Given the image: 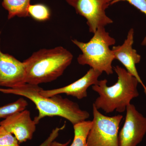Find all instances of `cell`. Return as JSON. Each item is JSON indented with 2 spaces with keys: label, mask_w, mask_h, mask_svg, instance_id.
Segmentation results:
<instances>
[{
  "label": "cell",
  "mask_w": 146,
  "mask_h": 146,
  "mask_svg": "<svg viewBox=\"0 0 146 146\" xmlns=\"http://www.w3.org/2000/svg\"><path fill=\"white\" fill-rule=\"evenodd\" d=\"M70 140H69L66 143H59L57 141H53L48 146H69V144L70 143Z\"/></svg>",
  "instance_id": "19"
},
{
  "label": "cell",
  "mask_w": 146,
  "mask_h": 146,
  "mask_svg": "<svg viewBox=\"0 0 146 146\" xmlns=\"http://www.w3.org/2000/svg\"><path fill=\"white\" fill-rule=\"evenodd\" d=\"M120 1H127L129 3L146 16V0H112L111 5ZM141 45L146 46V35L142 41Z\"/></svg>",
  "instance_id": "17"
},
{
  "label": "cell",
  "mask_w": 146,
  "mask_h": 146,
  "mask_svg": "<svg viewBox=\"0 0 146 146\" xmlns=\"http://www.w3.org/2000/svg\"><path fill=\"white\" fill-rule=\"evenodd\" d=\"M0 146H20L16 137L0 125Z\"/></svg>",
  "instance_id": "16"
},
{
  "label": "cell",
  "mask_w": 146,
  "mask_h": 146,
  "mask_svg": "<svg viewBox=\"0 0 146 146\" xmlns=\"http://www.w3.org/2000/svg\"><path fill=\"white\" fill-rule=\"evenodd\" d=\"M42 89L39 85L25 83L13 89L0 88V92L25 97L33 102L39 112L38 116L33 119L36 124L42 119L48 117H63L73 125L89 119V112L80 109L76 103L64 98L60 95L43 96L39 93Z\"/></svg>",
  "instance_id": "1"
},
{
  "label": "cell",
  "mask_w": 146,
  "mask_h": 146,
  "mask_svg": "<svg viewBox=\"0 0 146 146\" xmlns=\"http://www.w3.org/2000/svg\"><path fill=\"white\" fill-rule=\"evenodd\" d=\"M134 31L133 29H129L126 39L122 44L112 47V50L115 59L119 60L125 67V69L131 75L136 78L144 89L146 96V86L139 76L136 65L140 63L141 56L132 48L134 42Z\"/></svg>",
  "instance_id": "10"
},
{
  "label": "cell",
  "mask_w": 146,
  "mask_h": 146,
  "mask_svg": "<svg viewBox=\"0 0 146 146\" xmlns=\"http://www.w3.org/2000/svg\"><path fill=\"white\" fill-rule=\"evenodd\" d=\"M94 34L90 41L86 43L72 39L73 44L82 52L77 58L78 62L80 65H89L102 73L112 74L114 72L112 63L115 58L110 47L115 44V39L110 36L105 27L98 29Z\"/></svg>",
  "instance_id": "4"
},
{
  "label": "cell",
  "mask_w": 146,
  "mask_h": 146,
  "mask_svg": "<svg viewBox=\"0 0 146 146\" xmlns=\"http://www.w3.org/2000/svg\"><path fill=\"white\" fill-rule=\"evenodd\" d=\"M28 103L23 98H20L16 101L0 107V119H5L15 112L26 109Z\"/></svg>",
  "instance_id": "14"
},
{
  "label": "cell",
  "mask_w": 146,
  "mask_h": 146,
  "mask_svg": "<svg viewBox=\"0 0 146 146\" xmlns=\"http://www.w3.org/2000/svg\"><path fill=\"white\" fill-rule=\"evenodd\" d=\"M73 58L72 54L62 46L35 52L23 61L26 82L39 85L56 80L63 75Z\"/></svg>",
  "instance_id": "3"
},
{
  "label": "cell",
  "mask_w": 146,
  "mask_h": 146,
  "mask_svg": "<svg viewBox=\"0 0 146 146\" xmlns=\"http://www.w3.org/2000/svg\"><path fill=\"white\" fill-rule=\"evenodd\" d=\"M1 34L0 31V36ZM25 83V68L24 62L18 60L13 56L4 53L0 48V86L13 89Z\"/></svg>",
  "instance_id": "8"
},
{
  "label": "cell",
  "mask_w": 146,
  "mask_h": 146,
  "mask_svg": "<svg viewBox=\"0 0 146 146\" xmlns=\"http://www.w3.org/2000/svg\"><path fill=\"white\" fill-rule=\"evenodd\" d=\"M113 70L118 76L117 81L114 85L108 86V80L104 79L92 86V89L99 95L93 105L106 113L115 111L122 113L131 101L139 96V82L125 68L117 65L113 67Z\"/></svg>",
  "instance_id": "2"
},
{
  "label": "cell",
  "mask_w": 146,
  "mask_h": 146,
  "mask_svg": "<svg viewBox=\"0 0 146 146\" xmlns=\"http://www.w3.org/2000/svg\"><path fill=\"white\" fill-rule=\"evenodd\" d=\"M126 111L124 124L118 136L119 146H137L146 133V117L131 104Z\"/></svg>",
  "instance_id": "7"
},
{
  "label": "cell",
  "mask_w": 146,
  "mask_h": 146,
  "mask_svg": "<svg viewBox=\"0 0 146 146\" xmlns=\"http://www.w3.org/2000/svg\"><path fill=\"white\" fill-rule=\"evenodd\" d=\"M92 125L88 134L87 146H119L118 132L123 116L103 115L93 104Z\"/></svg>",
  "instance_id": "5"
},
{
  "label": "cell",
  "mask_w": 146,
  "mask_h": 146,
  "mask_svg": "<svg viewBox=\"0 0 146 146\" xmlns=\"http://www.w3.org/2000/svg\"><path fill=\"white\" fill-rule=\"evenodd\" d=\"M65 127V124L61 127H56L52 131L48 138L39 146H48L52 142L55 141V140L57 138L60 131L64 129Z\"/></svg>",
  "instance_id": "18"
},
{
  "label": "cell",
  "mask_w": 146,
  "mask_h": 146,
  "mask_svg": "<svg viewBox=\"0 0 146 146\" xmlns=\"http://www.w3.org/2000/svg\"><path fill=\"white\" fill-rule=\"evenodd\" d=\"M29 15L36 21L43 22L49 20L50 17L49 9L43 4L30 5L28 9Z\"/></svg>",
  "instance_id": "15"
},
{
  "label": "cell",
  "mask_w": 146,
  "mask_h": 146,
  "mask_svg": "<svg viewBox=\"0 0 146 146\" xmlns=\"http://www.w3.org/2000/svg\"><path fill=\"white\" fill-rule=\"evenodd\" d=\"M76 12L86 20L89 32L94 33L98 29L105 27L113 21L108 17L106 10L112 0H65Z\"/></svg>",
  "instance_id": "6"
},
{
  "label": "cell",
  "mask_w": 146,
  "mask_h": 146,
  "mask_svg": "<svg viewBox=\"0 0 146 146\" xmlns=\"http://www.w3.org/2000/svg\"><path fill=\"white\" fill-rule=\"evenodd\" d=\"M31 0H3L2 5L8 11L9 20L15 16H30L28 9Z\"/></svg>",
  "instance_id": "12"
},
{
  "label": "cell",
  "mask_w": 146,
  "mask_h": 146,
  "mask_svg": "<svg viewBox=\"0 0 146 146\" xmlns=\"http://www.w3.org/2000/svg\"><path fill=\"white\" fill-rule=\"evenodd\" d=\"M92 125V121L85 120L74 126V140L70 146H87L88 134Z\"/></svg>",
  "instance_id": "13"
},
{
  "label": "cell",
  "mask_w": 146,
  "mask_h": 146,
  "mask_svg": "<svg viewBox=\"0 0 146 146\" xmlns=\"http://www.w3.org/2000/svg\"><path fill=\"white\" fill-rule=\"evenodd\" d=\"M36 125L32 119L30 112L26 109L15 112L0 122V125L13 134L20 144L32 139Z\"/></svg>",
  "instance_id": "9"
},
{
  "label": "cell",
  "mask_w": 146,
  "mask_h": 146,
  "mask_svg": "<svg viewBox=\"0 0 146 146\" xmlns=\"http://www.w3.org/2000/svg\"><path fill=\"white\" fill-rule=\"evenodd\" d=\"M102 74L100 72L90 68L83 76L71 84L51 90H45L42 89L39 93L45 97L65 94L67 96L75 97L78 99H82L87 97L88 88L98 82V78Z\"/></svg>",
  "instance_id": "11"
}]
</instances>
